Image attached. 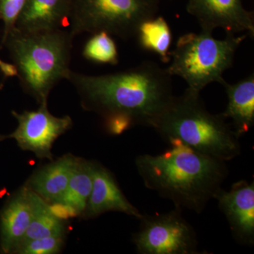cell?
<instances>
[{"label": "cell", "instance_id": "12", "mask_svg": "<svg viewBox=\"0 0 254 254\" xmlns=\"http://www.w3.org/2000/svg\"><path fill=\"white\" fill-rule=\"evenodd\" d=\"M109 211H118L140 220L143 214L127 199L112 174L95 164L93 188L87 203L85 217L93 218Z\"/></svg>", "mask_w": 254, "mask_h": 254}, {"label": "cell", "instance_id": "16", "mask_svg": "<svg viewBox=\"0 0 254 254\" xmlns=\"http://www.w3.org/2000/svg\"><path fill=\"white\" fill-rule=\"evenodd\" d=\"M95 163L76 158L66 192L59 203L69 205L78 215L84 213L93 183Z\"/></svg>", "mask_w": 254, "mask_h": 254}, {"label": "cell", "instance_id": "1", "mask_svg": "<svg viewBox=\"0 0 254 254\" xmlns=\"http://www.w3.org/2000/svg\"><path fill=\"white\" fill-rule=\"evenodd\" d=\"M66 79L79 93L85 109L104 118L126 115L134 125L152 127L174 96L171 75L167 68L151 61L121 72L100 76L70 70Z\"/></svg>", "mask_w": 254, "mask_h": 254}, {"label": "cell", "instance_id": "14", "mask_svg": "<svg viewBox=\"0 0 254 254\" xmlns=\"http://www.w3.org/2000/svg\"><path fill=\"white\" fill-rule=\"evenodd\" d=\"M227 96V108L220 115L231 120V127L239 137L247 133L254 124V74L232 84L221 83Z\"/></svg>", "mask_w": 254, "mask_h": 254}, {"label": "cell", "instance_id": "13", "mask_svg": "<svg viewBox=\"0 0 254 254\" xmlns=\"http://www.w3.org/2000/svg\"><path fill=\"white\" fill-rule=\"evenodd\" d=\"M71 5L72 0H26L15 26L24 32L62 29L69 24Z\"/></svg>", "mask_w": 254, "mask_h": 254}, {"label": "cell", "instance_id": "10", "mask_svg": "<svg viewBox=\"0 0 254 254\" xmlns=\"http://www.w3.org/2000/svg\"><path fill=\"white\" fill-rule=\"evenodd\" d=\"M226 217L235 240L247 246L254 245V183L241 180L230 190L220 189L214 195Z\"/></svg>", "mask_w": 254, "mask_h": 254}, {"label": "cell", "instance_id": "15", "mask_svg": "<svg viewBox=\"0 0 254 254\" xmlns=\"http://www.w3.org/2000/svg\"><path fill=\"white\" fill-rule=\"evenodd\" d=\"M76 158L65 155L32 175L28 187L47 203H59L67 189Z\"/></svg>", "mask_w": 254, "mask_h": 254}, {"label": "cell", "instance_id": "22", "mask_svg": "<svg viewBox=\"0 0 254 254\" xmlns=\"http://www.w3.org/2000/svg\"><path fill=\"white\" fill-rule=\"evenodd\" d=\"M104 118L107 131L111 134H120L134 125L131 119L126 115H112Z\"/></svg>", "mask_w": 254, "mask_h": 254}, {"label": "cell", "instance_id": "7", "mask_svg": "<svg viewBox=\"0 0 254 254\" xmlns=\"http://www.w3.org/2000/svg\"><path fill=\"white\" fill-rule=\"evenodd\" d=\"M182 209L143 215L133 243L141 254H201L194 229L182 217Z\"/></svg>", "mask_w": 254, "mask_h": 254}, {"label": "cell", "instance_id": "9", "mask_svg": "<svg viewBox=\"0 0 254 254\" xmlns=\"http://www.w3.org/2000/svg\"><path fill=\"white\" fill-rule=\"evenodd\" d=\"M187 11L196 18L202 31L213 33L221 28L235 34L247 32L254 38V13L244 7L242 0H189Z\"/></svg>", "mask_w": 254, "mask_h": 254}, {"label": "cell", "instance_id": "2", "mask_svg": "<svg viewBox=\"0 0 254 254\" xmlns=\"http://www.w3.org/2000/svg\"><path fill=\"white\" fill-rule=\"evenodd\" d=\"M160 155H138V173L147 188L171 200L175 208L200 213L228 174L225 162L178 141Z\"/></svg>", "mask_w": 254, "mask_h": 254}, {"label": "cell", "instance_id": "8", "mask_svg": "<svg viewBox=\"0 0 254 254\" xmlns=\"http://www.w3.org/2000/svg\"><path fill=\"white\" fill-rule=\"evenodd\" d=\"M11 113L18 121L17 128L7 136H0V141L14 138L21 149L32 151L39 158L53 160L51 150L55 140L72 127L69 116L56 118L51 115L48 102L40 104L36 111Z\"/></svg>", "mask_w": 254, "mask_h": 254}, {"label": "cell", "instance_id": "5", "mask_svg": "<svg viewBox=\"0 0 254 254\" xmlns=\"http://www.w3.org/2000/svg\"><path fill=\"white\" fill-rule=\"evenodd\" d=\"M247 36L227 32L225 39L218 40L208 32L187 33L177 41L167 69L198 93L213 82L221 84L224 72L232 67L235 53Z\"/></svg>", "mask_w": 254, "mask_h": 254}, {"label": "cell", "instance_id": "17", "mask_svg": "<svg viewBox=\"0 0 254 254\" xmlns=\"http://www.w3.org/2000/svg\"><path fill=\"white\" fill-rule=\"evenodd\" d=\"M136 37L141 48L158 55L163 63H170L173 34L163 16H155L143 21L137 31Z\"/></svg>", "mask_w": 254, "mask_h": 254}, {"label": "cell", "instance_id": "19", "mask_svg": "<svg viewBox=\"0 0 254 254\" xmlns=\"http://www.w3.org/2000/svg\"><path fill=\"white\" fill-rule=\"evenodd\" d=\"M110 36L111 35L105 31L93 34L83 48V57L96 63L118 64V48Z\"/></svg>", "mask_w": 254, "mask_h": 254}, {"label": "cell", "instance_id": "6", "mask_svg": "<svg viewBox=\"0 0 254 254\" xmlns=\"http://www.w3.org/2000/svg\"><path fill=\"white\" fill-rule=\"evenodd\" d=\"M158 11V0H72L69 32L75 37L105 31L128 40Z\"/></svg>", "mask_w": 254, "mask_h": 254}, {"label": "cell", "instance_id": "11", "mask_svg": "<svg viewBox=\"0 0 254 254\" xmlns=\"http://www.w3.org/2000/svg\"><path fill=\"white\" fill-rule=\"evenodd\" d=\"M37 193L24 187L14 195L0 215V249L11 254L31 223L36 208Z\"/></svg>", "mask_w": 254, "mask_h": 254}, {"label": "cell", "instance_id": "21", "mask_svg": "<svg viewBox=\"0 0 254 254\" xmlns=\"http://www.w3.org/2000/svg\"><path fill=\"white\" fill-rule=\"evenodd\" d=\"M26 0H0V19L4 24L3 38L15 27Z\"/></svg>", "mask_w": 254, "mask_h": 254}, {"label": "cell", "instance_id": "4", "mask_svg": "<svg viewBox=\"0 0 254 254\" xmlns=\"http://www.w3.org/2000/svg\"><path fill=\"white\" fill-rule=\"evenodd\" d=\"M72 36L63 29L35 32L15 26L2 38L16 69L23 91L39 104L70 71Z\"/></svg>", "mask_w": 254, "mask_h": 254}, {"label": "cell", "instance_id": "18", "mask_svg": "<svg viewBox=\"0 0 254 254\" xmlns=\"http://www.w3.org/2000/svg\"><path fill=\"white\" fill-rule=\"evenodd\" d=\"M64 229L62 219L57 218L52 213L49 203L37 193L36 208L33 219L22 239L15 249L29 241L55 235H64Z\"/></svg>", "mask_w": 254, "mask_h": 254}, {"label": "cell", "instance_id": "24", "mask_svg": "<svg viewBox=\"0 0 254 254\" xmlns=\"http://www.w3.org/2000/svg\"><path fill=\"white\" fill-rule=\"evenodd\" d=\"M0 71L4 75V77H12V76H16L17 73H16V67L14 64L5 63L0 59Z\"/></svg>", "mask_w": 254, "mask_h": 254}, {"label": "cell", "instance_id": "20", "mask_svg": "<svg viewBox=\"0 0 254 254\" xmlns=\"http://www.w3.org/2000/svg\"><path fill=\"white\" fill-rule=\"evenodd\" d=\"M64 235H55L29 241L18 246L11 254H55L59 253L64 245Z\"/></svg>", "mask_w": 254, "mask_h": 254}, {"label": "cell", "instance_id": "23", "mask_svg": "<svg viewBox=\"0 0 254 254\" xmlns=\"http://www.w3.org/2000/svg\"><path fill=\"white\" fill-rule=\"evenodd\" d=\"M50 211L52 213L60 219H66L73 218L78 215L75 209L71 208L69 205L64 204L62 203H54L49 204Z\"/></svg>", "mask_w": 254, "mask_h": 254}, {"label": "cell", "instance_id": "3", "mask_svg": "<svg viewBox=\"0 0 254 254\" xmlns=\"http://www.w3.org/2000/svg\"><path fill=\"white\" fill-rule=\"evenodd\" d=\"M200 93L187 88L174 96L152 127L167 141H178L222 161L241 153L240 137L220 115L209 113Z\"/></svg>", "mask_w": 254, "mask_h": 254}]
</instances>
